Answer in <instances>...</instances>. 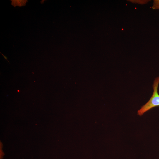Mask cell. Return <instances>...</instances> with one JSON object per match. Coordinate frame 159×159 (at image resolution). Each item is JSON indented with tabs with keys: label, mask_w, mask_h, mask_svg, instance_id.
I'll return each mask as SVG.
<instances>
[{
	"label": "cell",
	"mask_w": 159,
	"mask_h": 159,
	"mask_svg": "<svg viewBox=\"0 0 159 159\" xmlns=\"http://www.w3.org/2000/svg\"><path fill=\"white\" fill-rule=\"evenodd\" d=\"M17 92H20V90H17Z\"/></svg>",
	"instance_id": "cell-4"
},
{
	"label": "cell",
	"mask_w": 159,
	"mask_h": 159,
	"mask_svg": "<svg viewBox=\"0 0 159 159\" xmlns=\"http://www.w3.org/2000/svg\"><path fill=\"white\" fill-rule=\"evenodd\" d=\"M159 84V76L155 78L153 85V92L149 101L137 111L138 115L141 116L145 112L155 107L159 106V94L158 87Z\"/></svg>",
	"instance_id": "cell-1"
},
{
	"label": "cell",
	"mask_w": 159,
	"mask_h": 159,
	"mask_svg": "<svg viewBox=\"0 0 159 159\" xmlns=\"http://www.w3.org/2000/svg\"><path fill=\"white\" fill-rule=\"evenodd\" d=\"M1 54L3 55V57H4V58L6 59V60H7L8 62L9 63V61H8V59H7V57L6 56H5L3 54H2L0 52Z\"/></svg>",
	"instance_id": "cell-3"
},
{
	"label": "cell",
	"mask_w": 159,
	"mask_h": 159,
	"mask_svg": "<svg viewBox=\"0 0 159 159\" xmlns=\"http://www.w3.org/2000/svg\"><path fill=\"white\" fill-rule=\"evenodd\" d=\"M152 8L153 9H159V0L153 1Z\"/></svg>",
	"instance_id": "cell-2"
}]
</instances>
